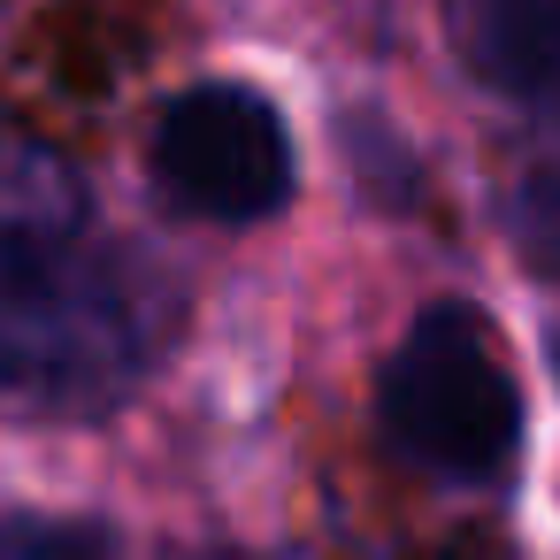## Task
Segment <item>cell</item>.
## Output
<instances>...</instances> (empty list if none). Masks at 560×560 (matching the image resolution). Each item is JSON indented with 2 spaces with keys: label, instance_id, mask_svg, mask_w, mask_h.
I'll use <instances>...</instances> for the list:
<instances>
[{
  "label": "cell",
  "instance_id": "8992f818",
  "mask_svg": "<svg viewBox=\"0 0 560 560\" xmlns=\"http://www.w3.org/2000/svg\"><path fill=\"white\" fill-rule=\"evenodd\" d=\"M506 223H514L522 254H529L537 269H552V277H560V162H537V170L514 185Z\"/></svg>",
  "mask_w": 560,
  "mask_h": 560
},
{
  "label": "cell",
  "instance_id": "5b68a950",
  "mask_svg": "<svg viewBox=\"0 0 560 560\" xmlns=\"http://www.w3.org/2000/svg\"><path fill=\"white\" fill-rule=\"evenodd\" d=\"M0 560H116L108 529L47 522V514H0Z\"/></svg>",
  "mask_w": 560,
  "mask_h": 560
},
{
  "label": "cell",
  "instance_id": "6da1fadb",
  "mask_svg": "<svg viewBox=\"0 0 560 560\" xmlns=\"http://www.w3.org/2000/svg\"><path fill=\"white\" fill-rule=\"evenodd\" d=\"M170 330L162 292L101 238L85 177L0 116V384L32 399H116Z\"/></svg>",
  "mask_w": 560,
  "mask_h": 560
},
{
  "label": "cell",
  "instance_id": "7a4b0ae2",
  "mask_svg": "<svg viewBox=\"0 0 560 560\" xmlns=\"http://www.w3.org/2000/svg\"><path fill=\"white\" fill-rule=\"evenodd\" d=\"M376 422L392 453L438 483H499L522 445V392L491 323L468 300H438L384 361Z\"/></svg>",
  "mask_w": 560,
  "mask_h": 560
},
{
  "label": "cell",
  "instance_id": "277c9868",
  "mask_svg": "<svg viewBox=\"0 0 560 560\" xmlns=\"http://www.w3.org/2000/svg\"><path fill=\"white\" fill-rule=\"evenodd\" d=\"M445 24L499 101L560 116V0H445Z\"/></svg>",
  "mask_w": 560,
  "mask_h": 560
},
{
  "label": "cell",
  "instance_id": "3957f363",
  "mask_svg": "<svg viewBox=\"0 0 560 560\" xmlns=\"http://www.w3.org/2000/svg\"><path fill=\"white\" fill-rule=\"evenodd\" d=\"M162 200L200 223H261L292 200V139L284 116L254 85H185L162 101L147 139Z\"/></svg>",
  "mask_w": 560,
  "mask_h": 560
}]
</instances>
